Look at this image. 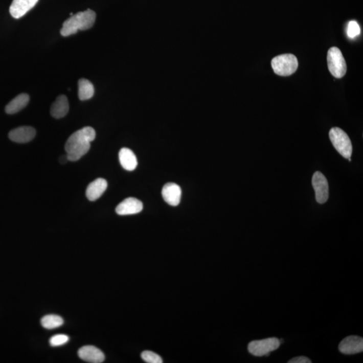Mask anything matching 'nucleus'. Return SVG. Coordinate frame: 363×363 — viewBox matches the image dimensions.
<instances>
[{
  "label": "nucleus",
  "instance_id": "1",
  "mask_svg": "<svg viewBox=\"0 0 363 363\" xmlns=\"http://www.w3.org/2000/svg\"><path fill=\"white\" fill-rule=\"evenodd\" d=\"M96 138L95 130L91 127H85L75 132L68 139L65 145L68 160L76 162L86 154L90 143Z\"/></svg>",
  "mask_w": 363,
  "mask_h": 363
},
{
  "label": "nucleus",
  "instance_id": "2",
  "mask_svg": "<svg viewBox=\"0 0 363 363\" xmlns=\"http://www.w3.org/2000/svg\"><path fill=\"white\" fill-rule=\"evenodd\" d=\"M97 18L95 12L87 9L84 12L77 13L64 22L61 30L63 36H69L78 33L79 31H86L95 25Z\"/></svg>",
  "mask_w": 363,
  "mask_h": 363
},
{
  "label": "nucleus",
  "instance_id": "3",
  "mask_svg": "<svg viewBox=\"0 0 363 363\" xmlns=\"http://www.w3.org/2000/svg\"><path fill=\"white\" fill-rule=\"evenodd\" d=\"M329 136L333 146L342 156L347 159L351 157L352 153L351 141L343 129L338 127H333L330 129Z\"/></svg>",
  "mask_w": 363,
  "mask_h": 363
},
{
  "label": "nucleus",
  "instance_id": "4",
  "mask_svg": "<svg viewBox=\"0 0 363 363\" xmlns=\"http://www.w3.org/2000/svg\"><path fill=\"white\" fill-rule=\"evenodd\" d=\"M271 65L275 74L281 76H289L298 70V60L294 55L284 54L273 58Z\"/></svg>",
  "mask_w": 363,
  "mask_h": 363
},
{
  "label": "nucleus",
  "instance_id": "5",
  "mask_svg": "<svg viewBox=\"0 0 363 363\" xmlns=\"http://www.w3.org/2000/svg\"><path fill=\"white\" fill-rule=\"evenodd\" d=\"M328 67L332 76L336 78H342L347 72V64L343 53L338 48H332L328 51Z\"/></svg>",
  "mask_w": 363,
  "mask_h": 363
},
{
  "label": "nucleus",
  "instance_id": "6",
  "mask_svg": "<svg viewBox=\"0 0 363 363\" xmlns=\"http://www.w3.org/2000/svg\"><path fill=\"white\" fill-rule=\"evenodd\" d=\"M281 343L278 338H268L260 341H254L249 343L247 350L249 353L256 356L268 355L271 352L278 349Z\"/></svg>",
  "mask_w": 363,
  "mask_h": 363
},
{
  "label": "nucleus",
  "instance_id": "7",
  "mask_svg": "<svg viewBox=\"0 0 363 363\" xmlns=\"http://www.w3.org/2000/svg\"><path fill=\"white\" fill-rule=\"evenodd\" d=\"M312 185L316 201L320 204L325 203L329 197V185L325 176L318 171L315 172L312 178Z\"/></svg>",
  "mask_w": 363,
  "mask_h": 363
},
{
  "label": "nucleus",
  "instance_id": "8",
  "mask_svg": "<svg viewBox=\"0 0 363 363\" xmlns=\"http://www.w3.org/2000/svg\"><path fill=\"white\" fill-rule=\"evenodd\" d=\"M338 349L345 354L360 353L363 351V339L357 336H348L339 343Z\"/></svg>",
  "mask_w": 363,
  "mask_h": 363
},
{
  "label": "nucleus",
  "instance_id": "9",
  "mask_svg": "<svg viewBox=\"0 0 363 363\" xmlns=\"http://www.w3.org/2000/svg\"><path fill=\"white\" fill-rule=\"evenodd\" d=\"M142 202L134 197L126 198L116 208V212L119 215L138 214L143 210Z\"/></svg>",
  "mask_w": 363,
  "mask_h": 363
},
{
  "label": "nucleus",
  "instance_id": "10",
  "mask_svg": "<svg viewBox=\"0 0 363 363\" xmlns=\"http://www.w3.org/2000/svg\"><path fill=\"white\" fill-rule=\"evenodd\" d=\"M38 0H13L10 7V13L13 18L18 19L26 14L37 4Z\"/></svg>",
  "mask_w": 363,
  "mask_h": 363
},
{
  "label": "nucleus",
  "instance_id": "11",
  "mask_svg": "<svg viewBox=\"0 0 363 363\" xmlns=\"http://www.w3.org/2000/svg\"><path fill=\"white\" fill-rule=\"evenodd\" d=\"M162 194L164 200L170 206L175 207L180 203L182 191L180 187L176 184H166L162 189Z\"/></svg>",
  "mask_w": 363,
  "mask_h": 363
},
{
  "label": "nucleus",
  "instance_id": "12",
  "mask_svg": "<svg viewBox=\"0 0 363 363\" xmlns=\"http://www.w3.org/2000/svg\"><path fill=\"white\" fill-rule=\"evenodd\" d=\"M35 129L33 127H28V126L13 129L8 134L10 140L19 144H25L31 142L35 138Z\"/></svg>",
  "mask_w": 363,
  "mask_h": 363
},
{
  "label": "nucleus",
  "instance_id": "13",
  "mask_svg": "<svg viewBox=\"0 0 363 363\" xmlns=\"http://www.w3.org/2000/svg\"><path fill=\"white\" fill-rule=\"evenodd\" d=\"M81 359L92 363H101L105 359V356L98 348L94 346H85L78 351Z\"/></svg>",
  "mask_w": 363,
  "mask_h": 363
},
{
  "label": "nucleus",
  "instance_id": "14",
  "mask_svg": "<svg viewBox=\"0 0 363 363\" xmlns=\"http://www.w3.org/2000/svg\"><path fill=\"white\" fill-rule=\"evenodd\" d=\"M108 183L103 178H98L92 182L86 189V196L87 199L90 201H95L103 194L107 189Z\"/></svg>",
  "mask_w": 363,
  "mask_h": 363
},
{
  "label": "nucleus",
  "instance_id": "15",
  "mask_svg": "<svg viewBox=\"0 0 363 363\" xmlns=\"http://www.w3.org/2000/svg\"><path fill=\"white\" fill-rule=\"evenodd\" d=\"M69 102L65 95L59 96L51 106V115L55 119L65 117L69 111Z\"/></svg>",
  "mask_w": 363,
  "mask_h": 363
},
{
  "label": "nucleus",
  "instance_id": "16",
  "mask_svg": "<svg viewBox=\"0 0 363 363\" xmlns=\"http://www.w3.org/2000/svg\"><path fill=\"white\" fill-rule=\"evenodd\" d=\"M119 157L122 167L126 170L133 171L138 166V160L131 149H121L119 151Z\"/></svg>",
  "mask_w": 363,
  "mask_h": 363
},
{
  "label": "nucleus",
  "instance_id": "17",
  "mask_svg": "<svg viewBox=\"0 0 363 363\" xmlns=\"http://www.w3.org/2000/svg\"><path fill=\"white\" fill-rule=\"evenodd\" d=\"M29 96L27 94H21L12 100L6 106V112L7 114L13 115L18 112L27 106L29 102Z\"/></svg>",
  "mask_w": 363,
  "mask_h": 363
},
{
  "label": "nucleus",
  "instance_id": "18",
  "mask_svg": "<svg viewBox=\"0 0 363 363\" xmlns=\"http://www.w3.org/2000/svg\"><path fill=\"white\" fill-rule=\"evenodd\" d=\"M95 95V87L90 81L80 79L78 82V97L81 100L90 99Z\"/></svg>",
  "mask_w": 363,
  "mask_h": 363
},
{
  "label": "nucleus",
  "instance_id": "19",
  "mask_svg": "<svg viewBox=\"0 0 363 363\" xmlns=\"http://www.w3.org/2000/svg\"><path fill=\"white\" fill-rule=\"evenodd\" d=\"M41 324L44 328L51 330V329L59 328L63 325V320L59 315H48L42 318Z\"/></svg>",
  "mask_w": 363,
  "mask_h": 363
},
{
  "label": "nucleus",
  "instance_id": "20",
  "mask_svg": "<svg viewBox=\"0 0 363 363\" xmlns=\"http://www.w3.org/2000/svg\"><path fill=\"white\" fill-rule=\"evenodd\" d=\"M142 359L147 363H162V358L155 352L145 351L142 353Z\"/></svg>",
  "mask_w": 363,
  "mask_h": 363
},
{
  "label": "nucleus",
  "instance_id": "21",
  "mask_svg": "<svg viewBox=\"0 0 363 363\" xmlns=\"http://www.w3.org/2000/svg\"><path fill=\"white\" fill-rule=\"evenodd\" d=\"M69 341V337L65 334H57L50 339V345L52 347H59L65 345Z\"/></svg>",
  "mask_w": 363,
  "mask_h": 363
},
{
  "label": "nucleus",
  "instance_id": "22",
  "mask_svg": "<svg viewBox=\"0 0 363 363\" xmlns=\"http://www.w3.org/2000/svg\"><path fill=\"white\" fill-rule=\"evenodd\" d=\"M347 33L348 35L351 38H355L356 36L360 35V27L356 21L352 20L349 22V26H348Z\"/></svg>",
  "mask_w": 363,
  "mask_h": 363
},
{
  "label": "nucleus",
  "instance_id": "23",
  "mask_svg": "<svg viewBox=\"0 0 363 363\" xmlns=\"http://www.w3.org/2000/svg\"><path fill=\"white\" fill-rule=\"evenodd\" d=\"M311 360L306 356H301L298 357L292 358L288 361V363H311Z\"/></svg>",
  "mask_w": 363,
  "mask_h": 363
},
{
  "label": "nucleus",
  "instance_id": "24",
  "mask_svg": "<svg viewBox=\"0 0 363 363\" xmlns=\"http://www.w3.org/2000/svg\"><path fill=\"white\" fill-rule=\"evenodd\" d=\"M59 161H60L61 164H65L66 162L69 161V160H68L67 155H62V156L60 157V159H59Z\"/></svg>",
  "mask_w": 363,
  "mask_h": 363
}]
</instances>
